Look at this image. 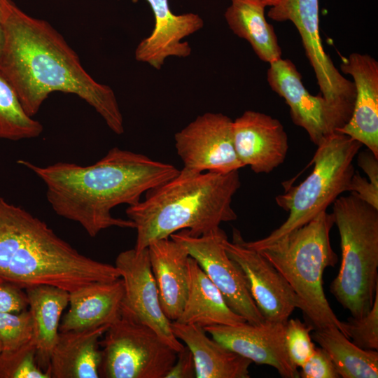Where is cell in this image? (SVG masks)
I'll list each match as a JSON object with an SVG mask.
<instances>
[{
  "label": "cell",
  "instance_id": "obj_5",
  "mask_svg": "<svg viewBox=\"0 0 378 378\" xmlns=\"http://www.w3.org/2000/svg\"><path fill=\"white\" fill-rule=\"evenodd\" d=\"M332 214L322 211L305 225L258 250L279 272L296 294L312 330L342 321L332 310L323 288V274L338 260L330 240Z\"/></svg>",
  "mask_w": 378,
  "mask_h": 378
},
{
  "label": "cell",
  "instance_id": "obj_1",
  "mask_svg": "<svg viewBox=\"0 0 378 378\" xmlns=\"http://www.w3.org/2000/svg\"><path fill=\"white\" fill-rule=\"evenodd\" d=\"M0 5L4 29L0 70L26 113L36 115L52 92L71 93L93 107L115 134H122L123 118L112 88L92 78L48 22L28 15L13 0H0Z\"/></svg>",
  "mask_w": 378,
  "mask_h": 378
},
{
  "label": "cell",
  "instance_id": "obj_24",
  "mask_svg": "<svg viewBox=\"0 0 378 378\" xmlns=\"http://www.w3.org/2000/svg\"><path fill=\"white\" fill-rule=\"evenodd\" d=\"M25 291L33 321L37 363L47 371L58 338L61 315L69 304V292L50 285L31 286Z\"/></svg>",
  "mask_w": 378,
  "mask_h": 378
},
{
  "label": "cell",
  "instance_id": "obj_6",
  "mask_svg": "<svg viewBox=\"0 0 378 378\" xmlns=\"http://www.w3.org/2000/svg\"><path fill=\"white\" fill-rule=\"evenodd\" d=\"M342 262L330 291L354 318L371 309L378 286V209L351 193L332 203Z\"/></svg>",
  "mask_w": 378,
  "mask_h": 378
},
{
  "label": "cell",
  "instance_id": "obj_10",
  "mask_svg": "<svg viewBox=\"0 0 378 378\" xmlns=\"http://www.w3.org/2000/svg\"><path fill=\"white\" fill-rule=\"evenodd\" d=\"M169 237L181 244L197 262L234 313L251 324L265 321L250 293L242 270L225 250L223 241L227 236L220 227L200 237L181 230Z\"/></svg>",
  "mask_w": 378,
  "mask_h": 378
},
{
  "label": "cell",
  "instance_id": "obj_34",
  "mask_svg": "<svg viewBox=\"0 0 378 378\" xmlns=\"http://www.w3.org/2000/svg\"><path fill=\"white\" fill-rule=\"evenodd\" d=\"M349 191L365 202L378 209V188L374 186L359 172H355L349 184Z\"/></svg>",
  "mask_w": 378,
  "mask_h": 378
},
{
  "label": "cell",
  "instance_id": "obj_9",
  "mask_svg": "<svg viewBox=\"0 0 378 378\" xmlns=\"http://www.w3.org/2000/svg\"><path fill=\"white\" fill-rule=\"evenodd\" d=\"M271 7L270 18L277 22L289 20L297 28L337 131L352 115L356 88L353 81L342 76L325 52L319 33L318 0H280Z\"/></svg>",
  "mask_w": 378,
  "mask_h": 378
},
{
  "label": "cell",
  "instance_id": "obj_22",
  "mask_svg": "<svg viewBox=\"0 0 378 378\" xmlns=\"http://www.w3.org/2000/svg\"><path fill=\"white\" fill-rule=\"evenodd\" d=\"M108 327L59 332L48 366L51 378L100 377L99 339Z\"/></svg>",
  "mask_w": 378,
  "mask_h": 378
},
{
  "label": "cell",
  "instance_id": "obj_15",
  "mask_svg": "<svg viewBox=\"0 0 378 378\" xmlns=\"http://www.w3.org/2000/svg\"><path fill=\"white\" fill-rule=\"evenodd\" d=\"M267 82L285 99L294 124L304 129L315 145L336 132L327 102L321 93L314 96L307 90L301 74L290 59L281 58L270 63Z\"/></svg>",
  "mask_w": 378,
  "mask_h": 378
},
{
  "label": "cell",
  "instance_id": "obj_18",
  "mask_svg": "<svg viewBox=\"0 0 378 378\" xmlns=\"http://www.w3.org/2000/svg\"><path fill=\"white\" fill-rule=\"evenodd\" d=\"M153 13L155 24L151 34L141 41L134 56L157 70L169 57H186L191 47L181 40L204 27L202 18L196 13L176 15L170 10L168 0H146Z\"/></svg>",
  "mask_w": 378,
  "mask_h": 378
},
{
  "label": "cell",
  "instance_id": "obj_20",
  "mask_svg": "<svg viewBox=\"0 0 378 378\" xmlns=\"http://www.w3.org/2000/svg\"><path fill=\"white\" fill-rule=\"evenodd\" d=\"M148 250L161 308L171 321H176L187 298L190 255L181 244L170 237L151 242Z\"/></svg>",
  "mask_w": 378,
  "mask_h": 378
},
{
  "label": "cell",
  "instance_id": "obj_4",
  "mask_svg": "<svg viewBox=\"0 0 378 378\" xmlns=\"http://www.w3.org/2000/svg\"><path fill=\"white\" fill-rule=\"evenodd\" d=\"M238 170L192 174L181 170L173 178L148 190L145 200L128 206L125 213L135 225L134 249L181 230L200 237L237 219L232 207L240 188Z\"/></svg>",
  "mask_w": 378,
  "mask_h": 378
},
{
  "label": "cell",
  "instance_id": "obj_14",
  "mask_svg": "<svg viewBox=\"0 0 378 378\" xmlns=\"http://www.w3.org/2000/svg\"><path fill=\"white\" fill-rule=\"evenodd\" d=\"M286 323L265 320L257 325L246 322L203 328L214 340L252 362L274 368L282 377L298 378V367L290 360L285 345Z\"/></svg>",
  "mask_w": 378,
  "mask_h": 378
},
{
  "label": "cell",
  "instance_id": "obj_2",
  "mask_svg": "<svg viewBox=\"0 0 378 378\" xmlns=\"http://www.w3.org/2000/svg\"><path fill=\"white\" fill-rule=\"evenodd\" d=\"M18 162L43 182L54 211L78 223L91 237L111 227L134 229L131 220L115 218L111 210L122 204H137L143 193L180 172L171 164L117 147L88 166L59 162L41 167L24 160Z\"/></svg>",
  "mask_w": 378,
  "mask_h": 378
},
{
  "label": "cell",
  "instance_id": "obj_16",
  "mask_svg": "<svg viewBox=\"0 0 378 378\" xmlns=\"http://www.w3.org/2000/svg\"><path fill=\"white\" fill-rule=\"evenodd\" d=\"M236 154L244 167L256 174H268L282 164L288 149V136L281 122L248 110L232 122Z\"/></svg>",
  "mask_w": 378,
  "mask_h": 378
},
{
  "label": "cell",
  "instance_id": "obj_39",
  "mask_svg": "<svg viewBox=\"0 0 378 378\" xmlns=\"http://www.w3.org/2000/svg\"><path fill=\"white\" fill-rule=\"evenodd\" d=\"M1 351H2V345H1V342L0 341V353H1Z\"/></svg>",
  "mask_w": 378,
  "mask_h": 378
},
{
  "label": "cell",
  "instance_id": "obj_11",
  "mask_svg": "<svg viewBox=\"0 0 378 378\" xmlns=\"http://www.w3.org/2000/svg\"><path fill=\"white\" fill-rule=\"evenodd\" d=\"M232 122L222 113H206L174 136L182 170L192 173H229L244 167L235 152Z\"/></svg>",
  "mask_w": 378,
  "mask_h": 378
},
{
  "label": "cell",
  "instance_id": "obj_19",
  "mask_svg": "<svg viewBox=\"0 0 378 378\" xmlns=\"http://www.w3.org/2000/svg\"><path fill=\"white\" fill-rule=\"evenodd\" d=\"M123 295L121 278L91 282L69 292V309L59 324V332L110 326L120 317Z\"/></svg>",
  "mask_w": 378,
  "mask_h": 378
},
{
  "label": "cell",
  "instance_id": "obj_13",
  "mask_svg": "<svg viewBox=\"0 0 378 378\" xmlns=\"http://www.w3.org/2000/svg\"><path fill=\"white\" fill-rule=\"evenodd\" d=\"M223 246L242 270L250 293L265 319L286 322L294 309H300V303L284 277L260 252L245 246L236 229L232 241L227 237Z\"/></svg>",
  "mask_w": 378,
  "mask_h": 378
},
{
  "label": "cell",
  "instance_id": "obj_12",
  "mask_svg": "<svg viewBox=\"0 0 378 378\" xmlns=\"http://www.w3.org/2000/svg\"><path fill=\"white\" fill-rule=\"evenodd\" d=\"M115 266L124 284L120 316L149 326L177 352L180 351L184 345L174 336L172 321L161 308L148 248L120 252Z\"/></svg>",
  "mask_w": 378,
  "mask_h": 378
},
{
  "label": "cell",
  "instance_id": "obj_17",
  "mask_svg": "<svg viewBox=\"0 0 378 378\" xmlns=\"http://www.w3.org/2000/svg\"><path fill=\"white\" fill-rule=\"evenodd\" d=\"M341 71L354 79L356 98L349 120L337 132L365 145L378 158V62L368 54L342 57Z\"/></svg>",
  "mask_w": 378,
  "mask_h": 378
},
{
  "label": "cell",
  "instance_id": "obj_23",
  "mask_svg": "<svg viewBox=\"0 0 378 378\" xmlns=\"http://www.w3.org/2000/svg\"><path fill=\"white\" fill-rule=\"evenodd\" d=\"M189 284L186 302L179 317L174 321L209 326H236L246 323L227 304L218 288L192 257L188 259Z\"/></svg>",
  "mask_w": 378,
  "mask_h": 378
},
{
  "label": "cell",
  "instance_id": "obj_25",
  "mask_svg": "<svg viewBox=\"0 0 378 378\" xmlns=\"http://www.w3.org/2000/svg\"><path fill=\"white\" fill-rule=\"evenodd\" d=\"M225 13L232 32L246 40L259 59L269 64L281 58V49L272 24L265 17L262 0H231Z\"/></svg>",
  "mask_w": 378,
  "mask_h": 378
},
{
  "label": "cell",
  "instance_id": "obj_31",
  "mask_svg": "<svg viewBox=\"0 0 378 378\" xmlns=\"http://www.w3.org/2000/svg\"><path fill=\"white\" fill-rule=\"evenodd\" d=\"M312 328L298 318L288 319L285 326V345L291 362L302 367L314 353L315 345L309 334Z\"/></svg>",
  "mask_w": 378,
  "mask_h": 378
},
{
  "label": "cell",
  "instance_id": "obj_27",
  "mask_svg": "<svg viewBox=\"0 0 378 378\" xmlns=\"http://www.w3.org/2000/svg\"><path fill=\"white\" fill-rule=\"evenodd\" d=\"M43 130L42 124L26 113L16 91L0 70V139H33Z\"/></svg>",
  "mask_w": 378,
  "mask_h": 378
},
{
  "label": "cell",
  "instance_id": "obj_21",
  "mask_svg": "<svg viewBox=\"0 0 378 378\" xmlns=\"http://www.w3.org/2000/svg\"><path fill=\"white\" fill-rule=\"evenodd\" d=\"M171 327L174 336L192 354L196 378L250 377L252 361L210 339L202 327L176 321H172Z\"/></svg>",
  "mask_w": 378,
  "mask_h": 378
},
{
  "label": "cell",
  "instance_id": "obj_33",
  "mask_svg": "<svg viewBox=\"0 0 378 378\" xmlns=\"http://www.w3.org/2000/svg\"><path fill=\"white\" fill-rule=\"evenodd\" d=\"M28 306L25 290L0 276V312L18 313Z\"/></svg>",
  "mask_w": 378,
  "mask_h": 378
},
{
  "label": "cell",
  "instance_id": "obj_30",
  "mask_svg": "<svg viewBox=\"0 0 378 378\" xmlns=\"http://www.w3.org/2000/svg\"><path fill=\"white\" fill-rule=\"evenodd\" d=\"M33 337V321L29 309L0 312V341L2 351L15 349Z\"/></svg>",
  "mask_w": 378,
  "mask_h": 378
},
{
  "label": "cell",
  "instance_id": "obj_35",
  "mask_svg": "<svg viewBox=\"0 0 378 378\" xmlns=\"http://www.w3.org/2000/svg\"><path fill=\"white\" fill-rule=\"evenodd\" d=\"M193 377H196L194 358L189 348L184 345L183 348L177 353L176 360L165 378Z\"/></svg>",
  "mask_w": 378,
  "mask_h": 378
},
{
  "label": "cell",
  "instance_id": "obj_28",
  "mask_svg": "<svg viewBox=\"0 0 378 378\" xmlns=\"http://www.w3.org/2000/svg\"><path fill=\"white\" fill-rule=\"evenodd\" d=\"M0 378H51L49 369L44 371L37 363L33 337L15 349L1 351Z\"/></svg>",
  "mask_w": 378,
  "mask_h": 378
},
{
  "label": "cell",
  "instance_id": "obj_3",
  "mask_svg": "<svg viewBox=\"0 0 378 378\" xmlns=\"http://www.w3.org/2000/svg\"><path fill=\"white\" fill-rule=\"evenodd\" d=\"M0 276L24 290L50 285L71 292L120 274L81 254L44 221L0 196Z\"/></svg>",
  "mask_w": 378,
  "mask_h": 378
},
{
  "label": "cell",
  "instance_id": "obj_37",
  "mask_svg": "<svg viewBox=\"0 0 378 378\" xmlns=\"http://www.w3.org/2000/svg\"><path fill=\"white\" fill-rule=\"evenodd\" d=\"M4 43V24H3V21H2L1 5H0V57L1 55L2 50H3Z\"/></svg>",
  "mask_w": 378,
  "mask_h": 378
},
{
  "label": "cell",
  "instance_id": "obj_26",
  "mask_svg": "<svg viewBox=\"0 0 378 378\" xmlns=\"http://www.w3.org/2000/svg\"><path fill=\"white\" fill-rule=\"evenodd\" d=\"M313 330L312 338L328 354L340 377H378L377 351L358 347L350 342L337 327Z\"/></svg>",
  "mask_w": 378,
  "mask_h": 378
},
{
  "label": "cell",
  "instance_id": "obj_36",
  "mask_svg": "<svg viewBox=\"0 0 378 378\" xmlns=\"http://www.w3.org/2000/svg\"><path fill=\"white\" fill-rule=\"evenodd\" d=\"M357 155L358 166L367 174L370 182L378 188V158L368 149Z\"/></svg>",
  "mask_w": 378,
  "mask_h": 378
},
{
  "label": "cell",
  "instance_id": "obj_29",
  "mask_svg": "<svg viewBox=\"0 0 378 378\" xmlns=\"http://www.w3.org/2000/svg\"><path fill=\"white\" fill-rule=\"evenodd\" d=\"M344 335L365 350L378 349V286L370 310L360 318H349L342 321Z\"/></svg>",
  "mask_w": 378,
  "mask_h": 378
},
{
  "label": "cell",
  "instance_id": "obj_38",
  "mask_svg": "<svg viewBox=\"0 0 378 378\" xmlns=\"http://www.w3.org/2000/svg\"><path fill=\"white\" fill-rule=\"evenodd\" d=\"M262 1L267 3L268 6H273L277 4L280 0H262Z\"/></svg>",
  "mask_w": 378,
  "mask_h": 378
},
{
  "label": "cell",
  "instance_id": "obj_8",
  "mask_svg": "<svg viewBox=\"0 0 378 378\" xmlns=\"http://www.w3.org/2000/svg\"><path fill=\"white\" fill-rule=\"evenodd\" d=\"M99 345L104 378H165L178 353L149 326L122 316Z\"/></svg>",
  "mask_w": 378,
  "mask_h": 378
},
{
  "label": "cell",
  "instance_id": "obj_32",
  "mask_svg": "<svg viewBox=\"0 0 378 378\" xmlns=\"http://www.w3.org/2000/svg\"><path fill=\"white\" fill-rule=\"evenodd\" d=\"M300 368L299 373L302 378L340 377L330 356L321 347H315L312 355Z\"/></svg>",
  "mask_w": 378,
  "mask_h": 378
},
{
  "label": "cell",
  "instance_id": "obj_7",
  "mask_svg": "<svg viewBox=\"0 0 378 378\" xmlns=\"http://www.w3.org/2000/svg\"><path fill=\"white\" fill-rule=\"evenodd\" d=\"M362 144L349 136L335 132L318 146L313 158L311 174L299 185L292 186L276 197L277 205L289 213L278 228L261 239L245 241L247 247L258 250L290 232L305 225L349 191L355 172L353 160Z\"/></svg>",
  "mask_w": 378,
  "mask_h": 378
}]
</instances>
